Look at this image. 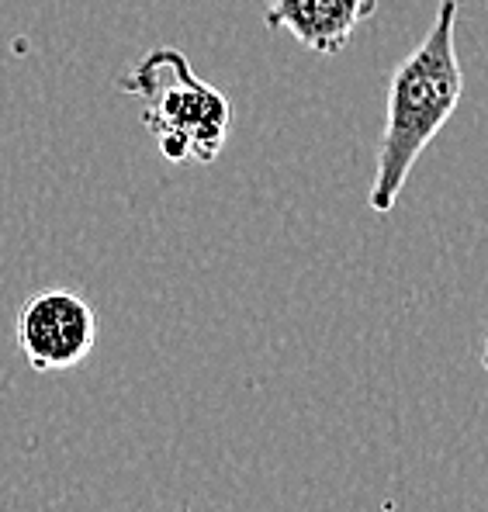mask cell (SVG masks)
I'll list each match as a JSON object with an SVG mask.
<instances>
[{
    "label": "cell",
    "instance_id": "6da1fadb",
    "mask_svg": "<svg viewBox=\"0 0 488 512\" xmlns=\"http://www.w3.org/2000/svg\"><path fill=\"white\" fill-rule=\"evenodd\" d=\"M457 0H440V11L426 39L395 66L388 80L385 132L378 142V163L367 191V205L388 215L399 201L423 149L450 122L464 94V73L457 63Z\"/></svg>",
    "mask_w": 488,
    "mask_h": 512
},
{
    "label": "cell",
    "instance_id": "7a4b0ae2",
    "mask_svg": "<svg viewBox=\"0 0 488 512\" xmlns=\"http://www.w3.org/2000/svg\"><path fill=\"white\" fill-rule=\"evenodd\" d=\"M118 87L142 97V125L170 163H212L232 128V104L219 87L205 84L180 49H153Z\"/></svg>",
    "mask_w": 488,
    "mask_h": 512
},
{
    "label": "cell",
    "instance_id": "3957f363",
    "mask_svg": "<svg viewBox=\"0 0 488 512\" xmlns=\"http://www.w3.org/2000/svg\"><path fill=\"white\" fill-rule=\"evenodd\" d=\"M14 340L28 367L39 374H59L80 367L97 343V315L77 291L52 288L28 298L18 308Z\"/></svg>",
    "mask_w": 488,
    "mask_h": 512
},
{
    "label": "cell",
    "instance_id": "277c9868",
    "mask_svg": "<svg viewBox=\"0 0 488 512\" xmlns=\"http://www.w3.org/2000/svg\"><path fill=\"white\" fill-rule=\"evenodd\" d=\"M374 11L378 0H264L267 28L288 32L319 56H340Z\"/></svg>",
    "mask_w": 488,
    "mask_h": 512
},
{
    "label": "cell",
    "instance_id": "5b68a950",
    "mask_svg": "<svg viewBox=\"0 0 488 512\" xmlns=\"http://www.w3.org/2000/svg\"><path fill=\"white\" fill-rule=\"evenodd\" d=\"M485 367H488V350H485Z\"/></svg>",
    "mask_w": 488,
    "mask_h": 512
},
{
    "label": "cell",
    "instance_id": "8992f818",
    "mask_svg": "<svg viewBox=\"0 0 488 512\" xmlns=\"http://www.w3.org/2000/svg\"><path fill=\"white\" fill-rule=\"evenodd\" d=\"M180 512H191V509H187V506H184V509H180Z\"/></svg>",
    "mask_w": 488,
    "mask_h": 512
}]
</instances>
